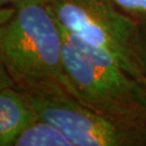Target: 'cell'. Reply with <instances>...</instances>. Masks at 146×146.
Masks as SVG:
<instances>
[{"label": "cell", "instance_id": "cell-1", "mask_svg": "<svg viewBox=\"0 0 146 146\" xmlns=\"http://www.w3.org/2000/svg\"><path fill=\"white\" fill-rule=\"evenodd\" d=\"M0 54L23 90L56 81L73 93L63 62V34L46 0H19L0 22Z\"/></svg>", "mask_w": 146, "mask_h": 146}, {"label": "cell", "instance_id": "cell-2", "mask_svg": "<svg viewBox=\"0 0 146 146\" xmlns=\"http://www.w3.org/2000/svg\"><path fill=\"white\" fill-rule=\"evenodd\" d=\"M63 34V62L73 93L117 123L146 131V84L108 53Z\"/></svg>", "mask_w": 146, "mask_h": 146}, {"label": "cell", "instance_id": "cell-3", "mask_svg": "<svg viewBox=\"0 0 146 146\" xmlns=\"http://www.w3.org/2000/svg\"><path fill=\"white\" fill-rule=\"evenodd\" d=\"M65 34L108 53L141 80L137 65L139 24L108 0H46Z\"/></svg>", "mask_w": 146, "mask_h": 146}, {"label": "cell", "instance_id": "cell-4", "mask_svg": "<svg viewBox=\"0 0 146 146\" xmlns=\"http://www.w3.org/2000/svg\"><path fill=\"white\" fill-rule=\"evenodd\" d=\"M24 91L38 117L60 129L74 146H146V131L102 116L56 81Z\"/></svg>", "mask_w": 146, "mask_h": 146}, {"label": "cell", "instance_id": "cell-5", "mask_svg": "<svg viewBox=\"0 0 146 146\" xmlns=\"http://www.w3.org/2000/svg\"><path fill=\"white\" fill-rule=\"evenodd\" d=\"M38 118L26 91L14 84L0 89V146H13L22 132Z\"/></svg>", "mask_w": 146, "mask_h": 146}, {"label": "cell", "instance_id": "cell-6", "mask_svg": "<svg viewBox=\"0 0 146 146\" xmlns=\"http://www.w3.org/2000/svg\"><path fill=\"white\" fill-rule=\"evenodd\" d=\"M13 146H74L55 125L38 118L16 139Z\"/></svg>", "mask_w": 146, "mask_h": 146}, {"label": "cell", "instance_id": "cell-7", "mask_svg": "<svg viewBox=\"0 0 146 146\" xmlns=\"http://www.w3.org/2000/svg\"><path fill=\"white\" fill-rule=\"evenodd\" d=\"M120 12L136 22L146 20V0H108Z\"/></svg>", "mask_w": 146, "mask_h": 146}, {"label": "cell", "instance_id": "cell-8", "mask_svg": "<svg viewBox=\"0 0 146 146\" xmlns=\"http://www.w3.org/2000/svg\"><path fill=\"white\" fill-rule=\"evenodd\" d=\"M139 24V43H137V65L141 74V81L146 84V20Z\"/></svg>", "mask_w": 146, "mask_h": 146}, {"label": "cell", "instance_id": "cell-9", "mask_svg": "<svg viewBox=\"0 0 146 146\" xmlns=\"http://www.w3.org/2000/svg\"><path fill=\"white\" fill-rule=\"evenodd\" d=\"M11 12H12V7L8 8V9H5V10H0V22L5 20L11 14ZM0 82L14 84L13 81H12V79L10 78L8 72H7V69H5V64H3L2 58H1V54H0Z\"/></svg>", "mask_w": 146, "mask_h": 146}, {"label": "cell", "instance_id": "cell-10", "mask_svg": "<svg viewBox=\"0 0 146 146\" xmlns=\"http://www.w3.org/2000/svg\"><path fill=\"white\" fill-rule=\"evenodd\" d=\"M16 1H19V0H0V10H5V9L11 8Z\"/></svg>", "mask_w": 146, "mask_h": 146}, {"label": "cell", "instance_id": "cell-11", "mask_svg": "<svg viewBox=\"0 0 146 146\" xmlns=\"http://www.w3.org/2000/svg\"><path fill=\"white\" fill-rule=\"evenodd\" d=\"M7 86H12L10 84H5V82H0V89H2L3 87H7Z\"/></svg>", "mask_w": 146, "mask_h": 146}]
</instances>
